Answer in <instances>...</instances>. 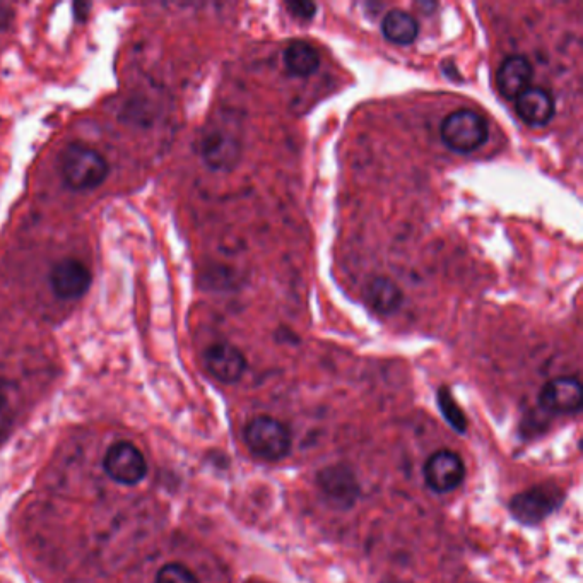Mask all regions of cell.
I'll return each instance as SVG.
<instances>
[{
  "mask_svg": "<svg viewBox=\"0 0 583 583\" xmlns=\"http://www.w3.org/2000/svg\"><path fill=\"white\" fill-rule=\"evenodd\" d=\"M59 170L65 185L77 192L98 189L110 175L105 156L81 142H72L62 149Z\"/></svg>",
  "mask_w": 583,
  "mask_h": 583,
  "instance_id": "1",
  "label": "cell"
},
{
  "mask_svg": "<svg viewBox=\"0 0 583 583\" xmlns=\"http://www.w3.org/2000/svg\"><path fill=\"white\" fill-rule=\"evenodd\" d=\"M245 443L248 450L267 462H279L286 459L291 447L293 436L286 424L271 418V416H259L252 419L245 428Z\"/></svg>",
  "mask_w": 583,
  "mask_h": 583,
  "instance_id": "2",
  "label": "cell"
},
{
  "mask_svg": "<svg viewBox=\"0 0 583 583\" xmlns=\"http://www.w3.org/2000/svg\"><path fill=\"white\" fill-rule=\"evenodd\" d=\"M197 149L204 165L212 171L235 170L242 159V139L226 124L207 125Z\"/></svg>",
  "mask_w": 583,
  "mask_h": 583,
  "instance_id": "3",
  "label": "cell"
},
{
  "mask_svg": "<svg viewBox=\"0 0 583 583\" xmlns=\"http://www.w3.org/2000/svg\"><path fill=\"white\" fill-rule=\"evenodd\" d=\"M440 134L443 144L450 151L460 154L474 153L488 141V122L483 115L472 110H455L443 120Z\"/></svg>",
  "mask_w": 583,
  "mask_h": 583,
  "instance_id": "4",
  "label": "cell"
},
{
  "mask_svg": "<svg viewBox=\"0 0 583 583\" xmlns=\"http://www.w3.org/2000/svg\"><path fill=\"white\" fill-rule=\"evenodd\" d=\"M103 467L110 479L124 486H136L148 474V462L141 450L130 442H115L106 450Z\"/></svg>",
  "mask_w": 583,
  "mask_h": 583,
  "instance_id": "5",
  "label": "cell"
},
{
  "mask_svg": "<svg viewBox=\"0 0 583 583\" xmlns=\"http://www.w3.org/2000/svg\"><path fill=\"white\" fill-rule=\"evenodd\" d=\"M561 503L563 495L560 489L554 486H536L513 496L510 510L520 524L537 525L541 524L542 520L548 519L551 513L556 512Z\"/></svg>",
  "mask_w": 583,
  "mask_h": 583,
  "instance_id": "6",
  "label": "cell"
},
{
  "mask_svg": "<svg viewBox=\"0 0 583 583\" xmlns=\"http://www.w3.org/2000/svg\"><path fill=\"white\" fill-rule=\"evenodd\" d=\"M318 489L325 500L337 510H349L360 498L361 488L354 472L349 467L336 464L318 472Z\"/></svg>",
  "mask_w": 583,
  "mask_h": 583,
  "instance_id": "7",
  "label": "cell"
},
{
  "mask_svg": "<svg viewBox=\"0 0 583 583\" xmlns=\"http://www.w3.org/2000/svg\"><path fill=\"white\" fill-rule=\"evenodd\" d=\"M464 477H466L464 460L452 450H438L424 466L426 484L440 495L455 491L464 483Z\"/></svg>",
  "mask_w": 583,
  "mask_h": 583,
  "instance_id": "8",
  "label": "cell"
},
{
  "mask_svg": "<svg viewBox=\"0 0 583 583\" xmlns=\"http://www.w3.org/2000/svg\"><path fill=\"white\" fill-rule=\"evenodd\" d=\"M50 288L60 300H79L88 293L93 274L79 259H62L50 271Z\"/></svg>",
  "mask_w": 583,
  "mask_h": 583,
  "instance_id": "9",
  "label": "cell"
},
{
  "mask_svg": "<svg viewBox=\"0 0 583 583\" xmlns=\"http://www.w3.org/2000/svg\"><path fill=\"white\" fill-rule=\"evenodd\" d=\"M204 365L221 383L240 382L247 370V358L230 342H216L204 351Z\"/></svg>",
  "mask_w": 583,
  "mask_h": 583,
  "instance_id": "10",
  "label": "cell"
},
{
  "mask_svg": "<svg viewBox=\"0 0 583 583\" xmlns=\"http://www.w3.org/2000/svg\"><path fill=\"white\" fill-rule=\"evenodd\" d=\"M582 404L583 390L577 378H553L539 392V406L551 414H575Z\"/></svg>",
  "mask_w": 583,
  "mask_h": 583,
  "instance_id": "11",
  "label": "cell"
},
{
  "mask_svg": "<svg viewBox=\"0 0 583 583\" xmlns=\"http://www.w3.org/2000/svg\"><path fill=\"white\" fill-rule=\"evenodd\" d=\"M532 64L525 59L524 55H512L503 60L496 74V83L500 89L501 96L505 100L515 101L525 89L530 88L532 81Z\"/></svg>",
  "mask_w": 583,
  "mask_h": 583,
  "instance_id": "12",
  "label": "cell"
},
{
  "mask_svg": "<svg viewBox=\"0 0 583 583\" xmlns=\"http://www.w3.org/2000/svg\"><path fill=\"white\" fill-rule=\"evenodd\" d=\"M515 110L520 120L529 127H544L553 120L556 106H554L553 95L549 91L542 88H529L515 100Z\"/></svg>",
  "mask_w": 583,
  "mask_h": 583,
  "instance_id": "13",
  "label": "cell"
},
{
  "mask_svg": "<svg viewBox=\"0 0 583 583\" xmlns=\"http://www.w3.org/2000/svg\"><path fill=\"white\" fill-rule=\"evenodd\" d=\"M366 301L380 315H392L402 307L404 293L389 277H375L366 286Z\"/></svg>",
  "mask_w": 583,
  "mask_h": 583,
  "instance_id": "14",
  "label": "cell"
},
{
  "mask_svg": "<svg viewBox=\"0 0 583 583\" xmlns=\"http://www.w3.org/2000/svg\"><path fill=\"white\" fill-rule=\"evenodd\" d=\"M283 62L289 76L310 77L320 67V53L312 43L298 40V42L289 43L286 47Z\"/></svg>",
  "mask_w": 583,
  "mask_h": 583,
  "instance_id": "15",
  "label": "cell"
},
{
  "mask_svg": "<svg viewBox=\"0 0 583 583\" xmlns=\"http://www.w3.org/2000/svg\"><path fill=\"white\" fill-rule=\"evenodd\" d=\"M382 33L387 42L406 47L416 42L419 36V24L413 14L394 9L385 14L382 21Z\"/></svg>",
  "mask_w": 583,
  "mask_h": 583,
  "instance_id": "16",
  "label": "cell"
},
{
  "mask_svg": "<svg viewBox=\"0 0 583 583\" xmlns=\"http://www.w3.org/2000/svg\"><path fill=\"white\" fill-rule=\"evenodd\" d=\"M438 407L442 411L443 418L454 428L457 433H466L467 419L464 411L457 406L454 395L447 387L438 390Z\"/></svg>",
  "mask_w": 583,
  "mask_h": 583,
  "instance_id": "17",
  "label": "cell"
},
{
  "mask_svg": "<svg viewBox=\"0 0 583 583\" xmlns=\"http://www.w3.org/2000/svg\"><path fill=\"white\" fill-rule=\"evenodd\" d=\"M154 583H201L195 573L182 563H168L159 570Z\"/></svg>",
  "mask_w": 583,
  "mask_h": 583,
  "instance_id": "18",
  "label": "cell"
},
{
  "mask_svg": "<svg viewBox=\"0 0 583 583\" xmlns=\"http://www.w3.org/2000/svg\"><path fill=\"white\" fill-rule=\"evenodd\" d=\"M288 11L295 16V18L303 19V21H310L315 16L317 12V6L313 2H303V0H298V2H288L286 4Z\"/></svg>",
  "mask_w": 583,
  "mask_h": 583,
  "instance_id": "19",
  "label": "cell"
},
{
  "mask_svg": "<svg viewBox=\"0 0 583 583\" xmlns=\"http://www.w3.org/2000/svg\"><path fill=\"white\" fill-rule=\"evenodd\" d=\"M12 11L7 6H0V30H6L11 23Z\"/></svg>",
  "mask_w": 583,
  "mask_h": 583,
  "instance_id": "20",
  "label": "cell"
},
{
  "mask_svg": "<svg viewBox=\"0 0 583 583\" xmlns=\"http://www.w3.org/2000/svg\"><path fill=\"white\" fill-rule=\"evenodd\" d=\"M247 583H264V582H260V580H248Z\"/></svg>",
  "mask_w": 583,
  "mask_h": 583,
  "instance_id": "21",
  "label": "cell"
}]
</instances>
